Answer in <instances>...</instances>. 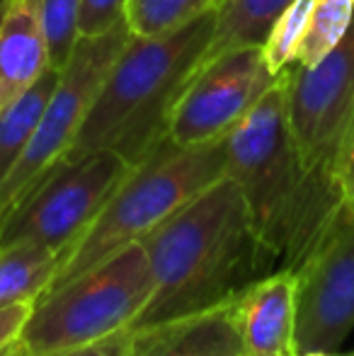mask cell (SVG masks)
Returning a JSON list of instances; mask_svg holds the SVG:
<instances>
[{
    "label": "cell",
    "mask_w": 354,
    "mask_h": 356,
    "mask_svg": "<svg viewBox=\"0 0 354 356\" xmlns=\"http://www.w3.org/2000/svg\"><path fill=\"white\" fill-rule=\"evenodd\" d=\"M151 296L131 330H156L233 303L272 272L241 189L223 175L141 240Z\"/></svg>",
    "instance_id": "obj_1"
},
{
    "label": "cell",
    "mask_w": 354,
    "mask_h": 356,
    "mask_svg": "<svg viewBox=\"0 0 354 356\" xmlns=\"http://www.w3.org/2000/svg\"><path fill=\"white\" fill-rule=\"evenodd\" d=\"M226 177L272 262L296 269L342 209V184L303 165L289 131L282 80L226 136Z\"/></svg>",
    "instance_id": "obj_2"
},
{
    "label": "cell",
    "mask_w": 354,
    "mask_h": 356,
    "mask_svg": "<svg viewBox=\"0 0 354 356\" xmlns=\"http://www.w3.org/2000/svg\"><path fill=\"white\" fill-rule=\"evenodd\" d=\"M211 34L214 10L158 37H129L63 158L112 150L131 168L143 163L168 138L175 102Z\"/></svg>",
    "instance_id": "obj_3"
},
{
    "label": "cell",
    "mask_w": 354,
    "mask_h": 356,
    "mask_svg": "<svg viewBox=\"0 0 354 356\" xmlns=\"http://www.w3.org/2000/svg\"><path fill=\"white\" fill-rule=\"evenodd\" d=\"M223 175L226 138L189 148L166 138L143 163L134 165L97 218L63 254L47 291L71 282L119 250L141 243L163 220L170 218Z\"/></svg>",
    "instance_id": "obj_4"
},
{
    "label": "cell",
    "mask_w": 354,
    "mask_h": 356,
    "mask_svg": "<svg viewBox=\"0 0 354 356\" xmlns=\"http://www.w3.org/2000/svg\"><path fill=\"white\" fill-rule=\"evenodd\" d=\"M148 296L151 264L146 248L134 243L39 296L19 339L29 356L97 342L131 327Z\"/></svg>",
    "instance_id": "obj_5"
},
{
    "label": "cell",
    "mask_w": 354,
    "mask_h": 356,
    "mask_svg": "<svg viewBox=\"0 0 354 356\" xmlns=\"http://www.w3.org/2000/svg\"><path fill=\"white\" fill-rule=\"evenodd\" d=\"M131 165L112 150L63 158L0 218V252L44 245L66 254L109 202Z\"/></svg>",
    "instance_id": "obj_6"
},
{
    "label": "cell",
    "mask_w": 354,
    "mask_h": 356,
    "mask_svg": "<svg viewBox=\"0 0 354 356\" xmlns=\"http://www.w3.org/2000/svg\"><path fill=\"white\" fill-rule=\"evenodd\" d=\"M284 104L303 165L340 182L354 134V19L318 63L284 71Z\"/></svg>",
    "instance_id": "obj_7"
},
{
    "label": "cell",
    "mask_w": 354,
    "mask_h": 356,
    "mask_svg": "<svg viewBox=\"0 0 354 356\" xmlns=\"http://www.w3.org/2000/svg\"><path fill=\"white\" fill-rule=\"evenodd\" d=\"M127 22L92 39H78L68 63L61 68L56 90L37 124L32 141L0 184V218L68 153L104 75L127 47Z\"/></svg>",
    "instance_id": "obj_8"
},
{
    "label": "cell",
    "mask_w": 354,
    "mask_h": 356,
    "mask_svg": "<svg viewBox=\"0 0 354 356\" xmlns=\"http://www.w3.org/2000/svg\"><path fill=\"white\" fill-rule=\"evenodd\" d=\"M279 80L262 47H238L199 63L175 102L168 138L184 148L223 141Z\"/></svg>",
    "instance_id": "obj_9"
},
{
    "label": "cell",
    "mask_w": 354,
    "mask_h": 356,
    "mask_svg": "<svg viewBox=\"0 0 354 356\" xmlns=\"http://www.w3.org/2000/svg\"><path fill=\"white\" fill-rule=\"evenodd\" d=\"M296 272V356L335 352L354 330V216L345 204Z\"/></svg>",
    "instance_id": "obj_10"
},
{
    "label": "cell",
    "mask_w": 354,
    "mask_h": 356,
    "mask_svg": "<svg viewBox=\"0 0 354 356\" xmlns=\"http://www.w3.org/2000/svg\"><path fill=\"white\" fill-rule=\"evenodd\" d=\"M241 332L243 356H296V272L279 267L267 272L231 303Z\"/></svg>",
    "instance_id": "obj_11"
},
{
    "label": "cell",
    "mask_w": 354,
    "mask_h": 356,
    "mask_svg": "<svg viewBox=\"0 0 354 356\" xmlns=\"http://www.w3.org/2000/svg\"><path fill=\"white\" fill-rule=\"evenodd\" d=\"M51 66L37 0H3L0 8V112L22 97Z\"/></svg>",
    "instance_id": "obj_12"
},
{
    "label": "cell",
    "mask_w": 354,
    "mask_h": 356,
    "mask_svg": "<svg viewBox=\"0 0 354 356\" xmlns=\"http://www.w3.org/2000/svg\"><path fill=\"white\" fill-rule=\"evenodd\" d=\"M136 332V356H243L231 303L197 318Z\"/></svg>",
    "instance_id": "obj_13"
},
{
    "label": "cell",
    "mask_w": 354,
    "mask_h": 356,
    "mask_svg": "<svg viewBox=\"0 0 354 356\" xmlns=\"http://www.w3.org/2000/svg\"><path fill=\"white\" fill-rule=\"evenodd\" d=\"M293 0H218L214 34L202 63L238 47H262L277 17Z\"/></svg>",
    "instance_id": "obj_14"
},
{
    "label": "cell",
    "mask_w": 354,
    "mask_h": 356,
    "mask_svg": "<svg viewBox=\"0 0 354 356\" xmlns=\"http://www.w3.org/2000/svg\"><path fill=\"white\" fill-rule=\"evenodd\" d=\"M61 252L44 245H15L0 252V310L19 303H37L49 289Z\"/></svg>",
    "instance_id": "obj_15"
},
{
    "label": "cell",
    "mask_w": 354,
    "mask_h": 356,
    "mask_svg": "<svg viewBox=\"0 0 354 356\" xmlns=\"http://www.w3.org/2000/svg\"><path fill=\"white\" fill-rule=\"evenodd\" d=\"M58 75H61L58 68H49L32 90H27L22 97L0 112V184L8 179L15 163L32 141L39 119L56 90Z\"/></svg>",
    "instance_id": "obj_16"
},
{
    "label": "cell",
    "mask_w": 354,
    "mask_h": 356,
    "mask_svg": "<svg viewBox=\"0 0 354 356\" xmlns=\"http://www.w3.org/2000/svg\"><path fill=\"white\" fill-rule=\"evenodd\" d=\"M354 19V0H316L298 47V66H313L342 42Z\"/></svg>",
    "instance_id": "obj_17"
},
{
    "label": "cell",
    "mask_w": 354,
    "mask_h": 356,
    "mask_svg": "<svg viewBox=\"0 0 354 356\" xmlns=\"http://www.w3.org/2000/svg\"><path fill=\"white\" fill-rule=\"evenodd\" d=\"M218 0H129L127 27L131 37H158L216 8Z\"/></svg>",
    "instance_id": "obj_18"
},
{
    "label": "cell",
    "mask_w": 354,
    "mask_h": 356,
    "mask_svg": "<svg viewBox=\"0 0 354 356\" xmlns=\"http://www.w3.org/2000/svg\"><path fill=\"white\" fill-rule=\"evenodd\" d=\"M313 3L316 0H293L269 29L265 44H262V56L274 75H282L289 66L296 63Z\"/></svg>",
    "instance_id": "obj_19"
},
{
    "label": "cell",
    "mask_w": 354,
    "mask_h": 356,
    "mask_svg": "<svg viewBox=\"0 0 354 356\" xmlns=\"http://www.w3.org/2000/svg\"><path fill=\"white\" fill-rule=\"evenodd\" d=\"M39 17L47 32L51 66L61 71L78 44V13L81 0H37Z\"/></svg>",
    "instance_id": "obj_20"
},
{
    "label": "cell",
    "mask_w": 354,
    "mask_h": 356,
    "mask_svg": "<svg viewBox=\"0 0 354 356\" xmlns=\"http://www.w3.org/2000/svg\"><path fill=\"white\" fill-rule=\"evenodd\" d=\"M129 0H81L78 39H92L127 22Z\"/></svg>",
    "instance_id": "obj_21"
},
{
    "label": "cell",
    "mask_w": 354,
    "mask_h": 356,
    "mask_svg": "<svg viewBox=\"0 0 354 356\" xmlns=\"http://www.w3.org/2000/svg\"><path fill=\"white\" fill-rule=\"evenodd\" d=\"M44 356H136V332L131 327L119 330V332L102 337L97 342L81 344V347H68L61 352L44 354Z\"/></svg>",
    "instance_id": "obj_22"
},
{
    "label": "cell",
    "mask_w": 354,
    "mask_h": 356,
    "mask_svg": "<svg viewBox=\"0 0 354 356\" xmlns=\"http://www.w3.org/2000/svg\"><path fill=\"white\" fill-rule=\"evenodd\" d=\"M32 305L34 303H19L0 310V352L19 339L29 320V313H32Z\"/></svg>",
    "instance_id": "obj_23"
},
{
    "label": "cell",
    "mask_w": 354,
    "mask_h": 356,
    "mask_svg": "<svg viewBox=\"0 0 354 356\" xmlns=\"http://www.w3.org/2000/svg\"><path fill=\"white\" fill-rule=\"evenodd\" d=\"M340 184H342V204L354 216V160H350L345 165V170L340 172Z\"/></svg>",
    "instance_id": "obj_24"
},
{
    "label": "cell",
    "mask_w": 354,
    "mask_h": 356,
    "mask_svg": "<svg viewBox=\"0 0 354 356\" xmlns=\"http://www.w3.org/2000/svg\"><path fill=\"white\" fill-rule=\"evenodd\" d=\"M0 356H29V352L22 344V339H17V342H13L10 347H5L3 352H0Z\"/></svg>",
    "instance_id": "obj_25"
},
{
    "label": "cell",
    "mask_w": 354,
    "mask_h": 356,
    "mask_svg": "<svg viewBox=\"0 0 354 356\" xmlns=\"http://www.w3.org/2000/svg\"><path fill=\"white\" fill-rule=\"evenodd\" d=\"M298 356H335L332 352H308V354H298Z\"/></svg>",
    "instance_id": "obj_26"
},
{
    "label": "cell",
    "mask_w": 354,
    "mask_h": 356,
    "mask_svg": "<svg viewBox=\"0 0 354 356\" xmlns=\"http://www.w3.org/2000/svg\"><path fill=\"white\" fill-rule=\"evenodd\" d=\"M354 160V134H352V143H350V158H347V163Z\"/></svg>",
    "instance_id": "obj_27"
},
{
    "label": "cell",
    "mask_w": 354,
    "mask_h": 356,
    "mask_svg": "<svg viewBox=\"0 0 354 356\" xmlns=\"http://www.w3.org/2000/svg\"><path fill=\"white\" fill-rule=\"evenodd\" d=\"M0 8H3V0H0Z\"/></svg>",
    "instance_id": "obj_28"
},
{
    "label": "cell",
    "mask_w": 354,
    "mask_h": 356,
    "mask_svg": "<svg viewBox=\"0 0 354 356\" xmlns=\"http://www.w3.org/2000/svg\"><path fill=\"white\" fill-rule=\"evenodd\" d=\"M347 356H354V352H352V354H347Z\"/></svg>",
    "instance_id": "obj_29"
}]
</instances>
